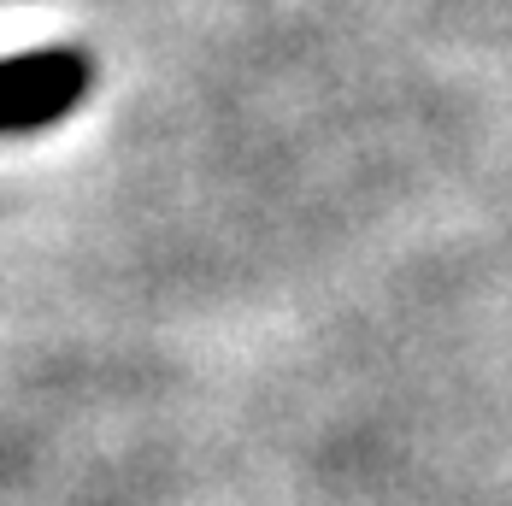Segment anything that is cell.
I'll return each mask as SVG.
<instances>
[{
	"label": "cell",
	"instance_id": "6da1fadb",
	"mask_svg": "<svg viewBox=\"0 0 512 506\" xmlns=\"http://www.w3.org/2000/svg\"><path fill=\"white\" fill-rule=\"evenodd\" d=\"M89 95V59L77 48H30L0 59V136H30L71 118Z\"/></svg>",
	"mask_w": 512,
	"mask_h": 506
}]
</instances>
